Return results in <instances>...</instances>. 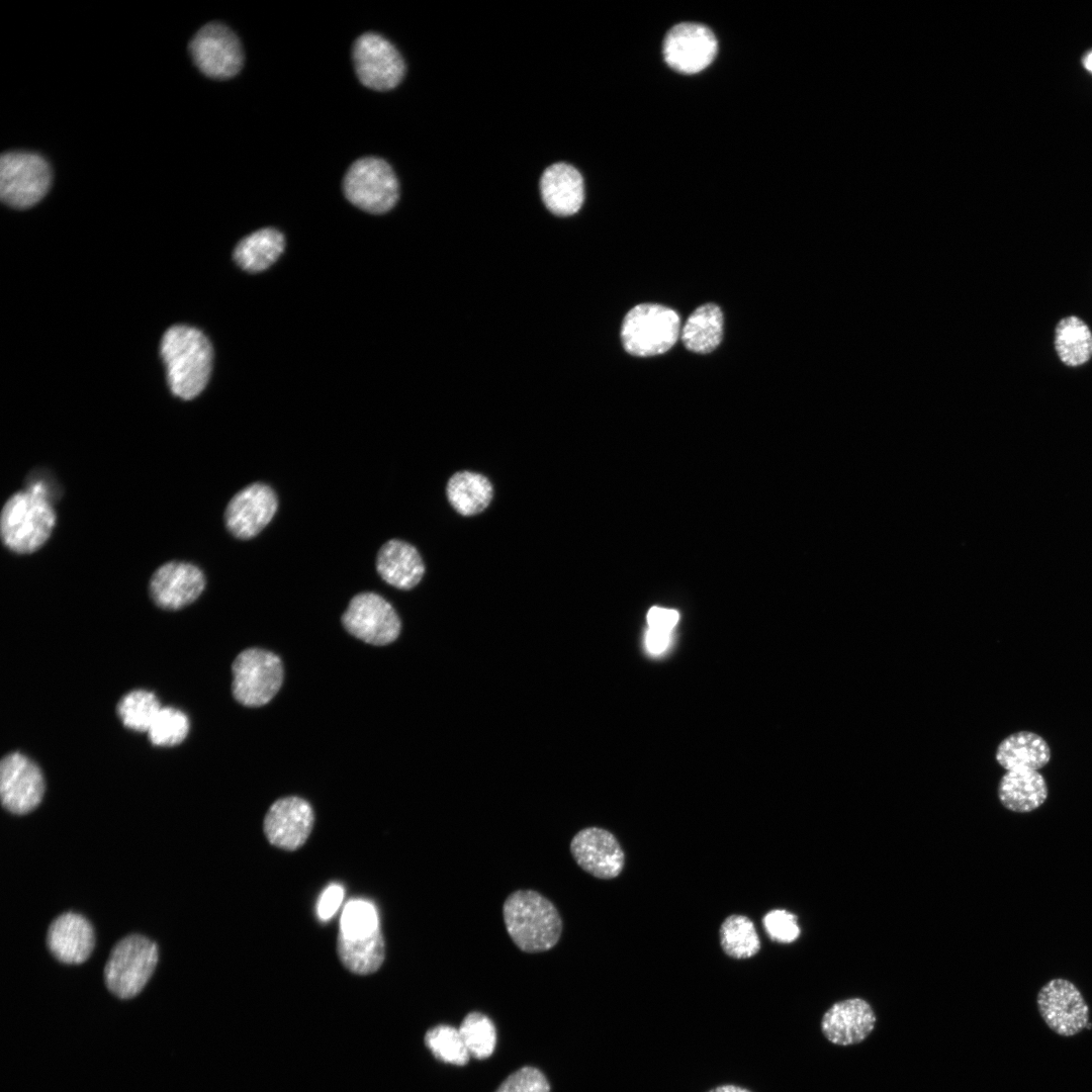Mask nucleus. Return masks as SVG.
I'll use <instances>...</instances> for the list:
<instances>
[{
    "label": "nucleus",
    "instance_id": "1",
    "mask_svg": "<svg viewBox=\"0 0 1092 1092\" xmlns=\"http://www.w3.org/2000/svg\"><path fill=\"white\" fill-rule=\"evenodd\" d=\"M161 355L174 395L191 399L204 389L211 371L212 348L199 330L171 327L163 336Z\"/></svg>",
    "mask_w": 1092,
    "mask_h": 1092
},
{
    "label": "nucleus",
    "instance_id": "2",
    "mask_svg": "<svg viewBox=\"0 0 1092 1092\" xmlns=\"http://www.w3.org/2000/svg\"><path fill=\"white\" fill-rule=\"evenodd\" d=\"M507 931L525 952H543L559 940L562 920L554 904L533 890L512 893L503 906Z\"/></svg>",
    "mask_w": 1092,
    "mask_h": 1092
},
{
    "label": "nucleus",
    "instance_id": "3",
    "mask_svg": "<svg viewBox=\"0 0 1092 1092\" xmlns=\"http://www.w3.org/2000/svg\"><path fill=\"white\" fill-rule=\"evenodd\" d=\"M55 524L51 500L26 488L5 503L0 519L1 538L13 552L31 553L47 542Z\"/></svg>",
    "mask_w": 1092,
    "mask_h": 1092
},
{
    "label": "nucleus",
    "instance_id": "4",
    "mask_svg": "<svg viewBox=\"0 0 1092 1092\" xmlns=\"http://www.w3.org/2000/svg\"><path fill=\"white\" fill-rule=\"evenodd\" d=\"M680 332V318L674 309L657 303H641L626 313L621 340L629 354L649 357L672 348Z\"/></svg>",
    "mask_w": 1092,
    "mask_h": 1092
},
{
    "label": "nucleus",
    "instance_id": "5",
    "mask_svg": "<svg viewBox=\"0 0 1092 1092\" xmlns=\"http://www.w3.org/2000/svg\"><path fill=\"white\" fill-rule=\"evenodd\" d=\"M158 947L149 938L131 934L112 948L104 968L109 991L121 999L138 995L154 973Z\"/></svg>",
    "mask_w": 1092,
    "mask_h": 1092
},
{
    "label": "nucleus",
    "instance_id": "6",
    "mask_svg": "<svg viewBox=\"0 0 1092 1092\" xmlns=\"http://www.w3.org/2000/svg\"><path fill=\"white\" fill-rule=\"evenodd\" d=\"M343 190L346 198L370 213H384L398 200L399 186L392 168L384 160L365 157L348 169Z\"/></svg>",
    "mask_w": 1092,
    "mask_h": 1092
},
{
    "label": "nucleus",
    "instance_id": "7",
    "mask_svg": "<svg viewBox=\"0 0 1092 1092\" xmlns=\"http://www.w3.org/2000/svg\"><path fill=\"white\" fill-rule=\"evenodd\" d=\"M232 670L234 698L247 707H261L269 703L283 681L281 659L261 648H248L239 653Z\"/></svg>",
    "mask_w": 1092,
    "mask_h": 1092
},
{
    "label": "nucleus",
    "instance_id": "8",
    "mask_svg": "<svg viewBox=\"0 0 1092 1092\" xmlns=\"http://www.w3.org/2000/svg\"><path fill=\"white\" fill-rule=\"evenodd\" d=\"M51 169L39 155L8 152L0 160V195L3 202L16 208L37 203L51 185Z\"/></svg>",
    "mask_w": 1092,
    "mask_h": 1092
},
{
    "label": "nucleus",
    "instance_id": "9",
    "mask_svg": "<svg viewBox=\"0 0 1092 1092\" xmlns=\"http://www.w3.org/2000/svg\"><path fill=\"white\" fill-rule=\"evenodd\" d=\"M352 56L358 79L370 89H393L404 76L405 66L401 55L389 40L377 33L360 35L353 44Z\"/></svg>",
    "mask_w": 1092,
    "mask_h": 1092
},
{
    "label": "nucleus",
    "instance_id": "10",
    "mask_svg": "<svg viewBox=\"0 0 1092 1092\" xmlns=\"http://www.w3.org/2000/svg\"><path fill=\"white\" fill-rule=\"evenodd\" d=\"M344 628L354 637L372 645H387L399 635L401 623L393 607L371 592L352 598L342 615Z\"/></svg>",
    "mask_w": 1092,
    "mask_h": 1092
},
{
    "label": "nucleus",
    "instance_id": "11",
    "mask_svg": "<svg viewBox=\"0 0 1092 1092\" xmlns=\"http://www.w3.org/2000/svg\"><path fill=\"white\" fill-rule=\"evenodd\" d=\"M189 50L198 69L211 78L234 77L243 67L244 53L238 36L219 22L201 27L192 38Z\"/></svg>",
    "mask_w": 1092,
    "mask_h": 1092
},
{
    "label": "nucleus",
    "instance_id": "12",
    "mask_svg": "<svg viewBox=\"0 0 1092 1092\" xmlns=\"http://www.w3.org/2000/svg\"><path fill=\"white\" fill-rule=\"evenodd\" d=\"M1036 1003L1046 1025L1060 1035H1075L1089 1024V1007L1079 989L1067 979L1046 982L1037 994Z\"/></svg>",
    "mask_w": 1092,
    "mask_h": 1092
},
{
    "label": "nucleus",
    "instance_id": "13",
    "mask_svg": "<svg viewBox=\"0 0 1092 1092\" xmlns=\"http://www.w3.org/2000/svg\"><path fill=\"white\" fill-rule=\"evenodd\" d=\"M718 50L716 36L700 23L685 22L673 26L663 41V57L673 70L695 74L706 69Z\"/></svg>",
    "mask_w": 1092,
    "mask_h": 1092
},
{
    "label": "nucleus",
    "instance_id": "14",
    "mask_svg": "<svg viewBox=\"0 0 1092 1092\" xmlns=\"http://www.w3.org/2000/svg\"><path fill=\"white\" fill-rule=\"evenodd\" d=\"M44 782L38 766L19 752H12L0 763V797L3 807L13 814H26L40 803Z\"/></svg>",
    "mask_w": 1092,
    "mask_h": 1092
},
{
    "label": "nucleus",
    "instance_id": "15",
    "mask_svg": "<svg viewBox=\"0 0 1092 1092\" xmlns=\"http://www.w3.org/2000/svg\"><path fill=\"white\" fill-rule=\"evenodd\" d=\"M278 507L274 490L267 484L255 482L238 491L224 512L228 530L238 539L257 536L272 520Z\"/></svg>",
    "mask_w": 1092,
    "mask_h": 1092
},
{
    "label": "nucleus",
    "instance_id": "16",
    "mask_svg": "<svg viewBox=\"0 0 1092 1092\" xmlns=\"http://www.w3.org/2000/svg\"><path fill=\"white\" fill-rule=\"evenodd\" d=\"M314 825L310 804L299 797L278 799L269 808L263 822L264 834L273 846L293 851L301 847Z\"/></svg>",
    "mask_w": 1092,
    "mask_h": 1092
},
{
    "label": "nucleus",
    "instance_id": "17",
    "mask_svg": "<svg viewBox=\"0 0 1092 1092\" xmlns=\"http://www.w3.org/2000/svg\"><path fill=\"white\" fill-rule=\"evenodd\" d=\"M570 851L583 871L599 879H614L624 867L621 845L603 828L587 827L578 831L570 842Z\"/></svg>",
    "mask_w": 1092,
    "mask_h": 1092
},
{
    "label": "nucleus",
    "instance_id": "18",
    "mask_svg": "<svg viewBox=\"0 0 1092 1092\" xmlns=\"http://www.w3.org/2000/svg\"><path fill=\"white\" fill-rule=\"evenodd\" d=\"M205 577L196 565L171 561L160 566L150 581V595L160 608L178 610L193 603L203 592Z\"/></svg>",
    "mask_w": 1092,
    "mask_h": 1092
},
{
    "label": "nucleus",
    "instance_id": "19",
    "mask_svg": "<svg viewBox=\"0 0 1092 1092\" xmlns=\"http://www.w3.org/2000/svg\"><path fill=\"white\" fill-rule=\"evenodd\" d=\"M876 1014L862 998H847L833 1003L823 1014L821 1030L830 1042L851 1045L861 1042L874 1030Z\"/></svg>",
    "mask_w": 1092,
    "mask_h": 1092
},
{
    "label": "nucleus",
    "instance_id": "20",
    "mask_svg": "<svg viewBox=\"0 0 1092 1092\" xmlns=\"http://www.w3.org/2000/svg\"><path fill=\"white\" fill-rule=\"evenodd\" d=\"M49 949L65 964H81L93 950L95 936L90 922L74 912L63 913L50 925L47 935Z\"/></svg>",
    "mask_w": 1092,
    "mask_h": 1092
},
{
    "label": "nucleus",
    "instance_id": "21",
    "mask_svg": "<svg viewBox=\"0 0 1092 1092\" xmlns=\"http://www.w3.org/2000/svg\"><path fill=\"white\" fill-rule=\"evenodd\" d=\"M540 191L547 209L559 216L576 213L584 200L582 176L566 163L553 164L543 172Z\"/></svg>",
    "mask_w": 1092,
    "mask_h": 1092
},
{
    "label": "nucleus",
    "instance_id": "22",
    "mask_svg": "<svg viewBox=\"0 0 1092 1092\" xmlns=\"http://www.w3.org/2000/svg\"><path fill=\"white\" fill-rule=\"evenodd\" d=\"M376 569L384 581L399 589L415 587L426 571L418 549L398 539H391L381 546Z\"/></svg>",
    "mask_w": 1092,
    "mask_h": 1092
},
{
    "label": "nucleus",
    "instance_id": "23",
    "mask_svg": "<svg viewBox=\"0 0 1092 1092\" xmlns=\"http://www.w3.org/2000/svg\"><path fill=\"white\" fill-rule=\"evenodd\" d=\"M1001 805L1014 813H1029L1041 807L1049 797L1044 777L1034 769L1006 770L997 786Z\"/></svg>",
    "mask_w": 1092,
    "mask_h": 1092
},
{
    "label": "nucleus",
    "instance_id": "24",
    "mask_svg": "<svg viewBox=\"0 0 1092 1092\" xmlns=\"http://www.w3.org/2000/svg\"><path fill=\"white\" fill-rule=\"evenodd\" d=\"M1052 750L1039 734L1020 730L1004 737L995 749V760L1005 771L1011 769H1034L1048 765Z\"/></svg>",
    "mask_w": 1092,
    "mask_h": 1092
},
{
    "label": "nucleus",
    "instance_id": "25",
    "mask_svg": "<svg viewBox=\"0 0 1092 1092\" xmlns=\"http://www.w3.org/2000/svg\"><path fill=\"white\" fill-rule=\"evenodd\" d=\"M446 496L456 513L471 517L482 513L490 505L493 486L483 474L461 470L448 479Z\"/></svg>",
    "mask_w": 1092,
    "mask_h": 1092
},
{
    "label": "nucleus",
    "instance_id": "26",
    "mask_svg": "<svg viewBox=\"0 0 1092 1092\" xmlns=\"http://www.w3.org/2000/svg\"><path fill=\"white\" fill-rule=\"evenodd\" d=\"M337 952L343 966L356 975L375 973L385 959V943L380 927L365 937L350 938L339 931Z\"/></svg>",
    "mask_w": 1092,
    "mask_h": 1092
},
{
    "label": "nucleus",
    "instance_id": "27",
    "mask_svg": "<svg viewBox=\"0 0 1092 1092\" xmlns=\"http://www.w3.org/2000/svg\"><path fill=\"white\" fill-rule=\"evenodd\" d=\"M723 324V313L717 304L706 303L697 307L680 332L685 347L699 354L712 352L722 340Z\"/></svg>",
    "mask_w": 1092,
    "mask_h": 1092
},
{
    "label": "nucleus",
    "instance_id": "28",
    "mask_svg": "<svg viewBox=\"0 0 1092 1092\" xmlns=\"http://www.w3.org/2000/svg\"><path fill=\"white\" fill-rule=\"evenodd\" d=\"M283 235L272 228L258 230L244 238L236 247V262L249 272H260L270 267L284 250Z\"/></svg>",
    "mask_w": 1092,
    "mask_h": 1092
},
{
    "label": "nucleus",
    "instance_id": "29",
    "mask_svg": "<svg viewBox=\"0 0 1092 1092\" xmlns=\"http://www.w3.org/2000/svg\"><path fill=\"white\" fill-rule=\"evenodd\" d=\"M1055 348L1066 365H1082L1092 357V332L1078 316L1064 317L1055 331Z\"/></svg>",
    "mask_w": 1092,
    "mask_h": 1092
},
{
    "label": "nucleus",
    "instance_id": "30",
    "mask_svg": "<svg viewBox=\"0 0 1092 1092\" xmlns=\"http://www.w3.org/2000/svg\"><path fill=\"white\" fill-rule=\"evenodd\" d=\"M720 940L724 951L734 959L750 958L760 948L754 924L743 915H731L724 920Z\"/></svg>",
    "mask_w": 1092,
    "mask_h": 1092
},
{
    "label": "nucleus",
    "instance_id": "31",
    "mask_svg": "<svg viewBox=\"0 0 1092 1092\" xmlns=\"http://www.w3.org/2000/svg\"><path fill=\"white\" fill-rule=\"evenodd\" d=\"M161 708L153 693L135 690L121 698L117 705V714L124 726L136 731H148Z\"/></svg>",
    "mask_w": 1092,
    "mask_h": 1092
},
{
    "label": "nucleus",
    "instance_id": "32",
    "mask_svg": "<svg viewBox=\"0 0 1092 1092\" xmlns=\"http://www.w3.org/2000/svg\"><path fill=\"white\" fill-rule=\"evenodd\" d=\"M460 1034L470 1056L484 1060L490 1057L496 1043L493 1022L477 1011L468 1013L459 1027Z\"/></svg>",
    "mask_w": 1092,
    "mask_h": 1092
},
{
    "label": "nucleus",
    "instance_id": "33",
    "mask_svg": "<svg viewBox=\"0 0 1092 1092\" xmlns=\"http://www.w3.org/2000/svg\"><path fill=\"white\" fill-rule=\"evenodd\" d=\"M425 1043L433 1056L444 1063L464 1066L468 1063V1053L459 1028L448 1024H439L425 1034Z\"/></svg>",
    "mask_w": 1092,
    "mask_h": 1092
},
{
    "label": "nucleus",
    "instance_id": "34",
    "mask_svg": "<svg viewBox=\"0 0 1092 1092\" xmlns=\"http://www.w3.org/2000/svg\"><path fill=\"white\" fill-rule=\"evenodd\" d=\"M188 730L189 721L183 712L164 707L161 708L147 732L153 744L172 746L183 741Z\"/></svg>",
    "mask_w": 1092,
    "mask_h": 1092
},
{
    "label": "nucleus",
    "instance_id": "35",
    "mask_svg": "<svg viewBox=\"0 0 1092 1092\" xmlns=\"http://www.w3.org/2000/svg\"><path fill=\"white\" fill-rule=\"evenodd\" d=\"M379 928L375 908L368 902H349L341 916L340 932L350 938L365 937Z\"/></svg>",
    "mask_w": 1092,
    "mask_h": 1092
},
{
    "label": "nucleus",
    "instance_id": "36",
    "mask_svg": "<svg viewBox=\"0 0 1092 1092\" xmlns=\"http://www.w3.org/2000/svg\"><path fill=\"white\" fill-rule=\"evenodd\" d=\"M494 1092H550L544 1074L534 1067H522L508 1076Z\"/></svg>",
    "mask_w": 1092,
    "mask_h": 1092
},
{
    "label": "nucleus",
    "instance_id": "37",
    "mask_svg": "<svg viewBox=\"0 0 1092 1092\" xmlns=\"http://www.w3.org/2000/svg\"><path fill=\"white\" fill-rule=\"evenodd\" d=\"M763 926L771 940L791 943L800 936L797 916L785 909H775L763 917Z\"/></svg>",
    "mask_w": 1092,
    "mask_h": 1092
},
{
    "label": "nucleus",
    "instance_id": "38",
    "mask_svg": "<svg viewBox=\"0 0 1092 1092\" xmlns=\"http://www.w3.org/2000/svg\"><path fill=\"white\" fill-rule=\"evenodd\" d=\"M344 897V890L340 885L333 884L323 893L318 904L317 914L322 920L330 919L338 910Z\"/></svg>",
    "mask_w": 1092,
    "mask_h": 1092
},
{
    "label": "nucleus",
    "instance_id": "39",
    "mask_svg": "<svg viewBox=\"0 0 1092 1092\" xmlns=\"http://www.w3.org/2000/svg\"><path fill=\"white\" fill-rule=\"evenodd\" d=\"M678 617L676 611L653 607L647 614L648 628L671 631L677 623Z\"/></svg>",
    "mask_w": 1092,
    "mask_h": 1092
},
{
    "label": "nucleus",
    "instance_id": "40",
    "mask_svg": "<svg viewBox=\"0 0 1092 1092\" xmlns=\"http://www.w3.org/2000/svg\"><path fill=\"white\" fill-rule=\"evenodd\" d=\"M670 642V631L648 628L645 633V646L651 654H661Z\"/></svg>",
    "mask_w": 1092,
    "mask_h": 1092
},
{
    "label": "nucleus",
    "instance_id": "41",
    "mask_svg": "<svg viewBox=\"0 0 1092 1092\" xmlns=\"http://www.w3.org/2000/svg\"><path fill=\"white\" fill-rule=\"evenodd\" d=\"M707 1092H752L751 1090L735 1085V1084H723L710 1089Z\"/></svg>",
    "mask_w": 1092,
    "mask_h": 1092
},
{
    "label": "nucleus",
    "instance_id": "42",
    "mask_svg": "<svg viewBox=\"0 0 1092 1092\" xmlns=\"http://www.w3.org/2000/svg\"><path fill=\"white\" fill-rule=\"evenodd\" d=\"M1084 68L1092 74V50L1089 51L1083 58Z\"/></svg>",
    "mask_w": 1092,
    "mask_h": 1092
}]
</instances>
